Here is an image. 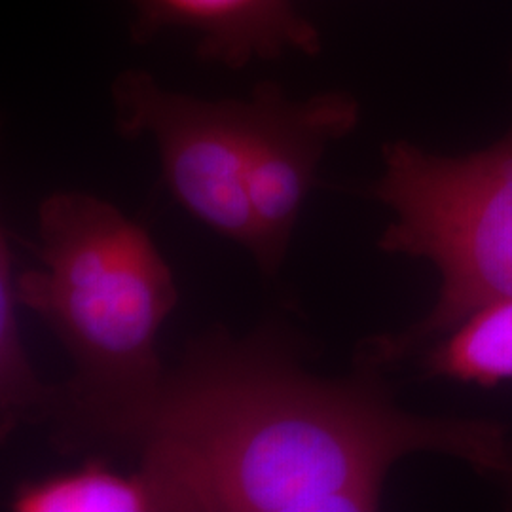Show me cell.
<instances>
[{
  "mask_svg": "<svg viewBox=\"0 0 512 512\" xmlns=\"http://www.w3.org/2000/svg\"><path fill=\"white\" fill-rule=\"evenodd\" d=\"M12 512H165L164 499L141 471L122 473L110 459L88 456L80 467L21 482Z\"/></svg>",
  "mask_w": 512,
  "mask_h": 512,
  "instance_id": "cell-7",
  "label": "cell"
},
{
  "mask_svg": "<svg viewBox=\"0 0 512 512\" xmlns=\"http://www.w3.org/2000/svg\"><path fill=\"white\" fill-rule=\"evenodd\" d=\"M255 107L247 196L255 222L253 253L266 277L279 274L300 211L330 145L357 128L361 107L353 95L325 92L294 101L262 82L251 95Z\"/></svg>",
  "mask_w": 512,
  "mask_h": 512,
  "instance_id": "cell-5",
  "label": "cell"
},
{
  "mask_svg": "<svg viewBox=\"0 0 512 512\" xmlns=\"http://www.w3.org/2000/svg\"><path fill=\"white\" fill-rule=\"evenodd\" d=\"M133 35L145 42L177 29L196 40L203 61L243 69L287 54L315 55L321 38L293 0H129Z\"/></svg>",
  "mask_w": 512,
  "mask_h": 512,
  "instance_id": "cell-6",
  "label": "cell"
},
{
  "mask_svg": "<svg viewBox=\"0 0 512 512\" xmlns=\"http://www.w3.org/2000/svg\"><path fill=\"white\" fill-rule=\"evenodd\" d=\"M503 475L509 476V478L512 480V456L511 461H509V465H507V469H505V473H503Z\"/></svg>",
  "mask_w": 512,
  "mask_h": 512,
  "instance_id": "cell-10",
  "label": "cell"
},
{
  "mask_svg": "<svg viewBox=\"0 0 512 512\" xmlns=\"http://www.w3.org/2000/svg\"><path fill=\"white\" fill-rule=\"evenodd\" d=\"M423 370L429 378L497 387L512 382V298L473 311L427 346Z\"/></svg>",
  "mask_w": 512,
  "mask_h": 512,
  "instance_id": "cell-8",
  "label": "cell"
},
{
  "mask_svg": "<svg viewBox=\"0 0 512 512\" xmlns=\"http://www.w3.org/2000/svg\"><path fill=\"white\" fill-rule=\"evenodd\" d=\"M114 128L148 137L175 202L222 238L256 249L247 196L255 107L251 97L209 101L165 88L147 71L129 69L110 86Z\"/></svg>",
  "mask_w": 512,
  "mask_h": 512,
  "instance_id": "cell-4",
  "label": "cell"
},
{
  "mask_svg": "<svg viewBox=\"0 0 512 512\" xmlns=\"http://www.w3.org/2000/svg\"><path fill=\"white\" fill-rule=\"evenodd\" d=\"M294 330L270 321L188 340L147 399L50 433L65 456L135 459L165 512H370L395 463L420 452L503 475L494 421L433 418L391 399L380 370L321 378Z\"/></svg>",
  "mask_w": 512,
  "mask_h": 512,
  "instance_id": "cell-1",
  "label": "cell"
},
{
  "mask_svg": "<svg viewBox=\"0 0 512 512\" xmlns=\"http://www.w3.org/2000/svg\"><path fill=\"white\" fill-rule=\"evenodd\" d=\"M14 255L0 239V433L8 439L23 425H40L54 385L44 384L29 359L18 321Z\"/></svg>",
  "mask_w": 512,
  "mask_h": 512,
  "instance_id": "cell-9",
  "label": "cell"
},
{
  "mask_svg": "<svg viewBox=\"0 0 512 512\" xmlns=\"http://www.w3.org/2000/svg\"><path fill=\"white\" fill-rule=\"evenodd\" d=\"M370 194L393 213L378 249L427 260L440 275L437 302L421 321L359 346L357 366L382 370L482 306L512 298V126L494 145L465 156L389 143Z\"/></svg>",
  "mask_w": 512,
  "mask_h": 512,
  "instance_id": "cell-3",
  "label": "cell"
},
{
  "mask_svg": "<svg viewBox=\"0 0 512 512\" xmlns=\"http://www.w3.org/2000/svg\"><path fill=\"white\" fill-rule=\"evenodd\" d=\"M31 247L40 266L16 275L19 306L52 329L74 363L40 425L65 427L147 399L165 372L156 340L179 302L147 230L103 198L65 190L40 203Z\"/></svg>",
  "mask_w": 512,
  "mask_h": 512,
  "instance_id": "cell-2",
  "label": "cell"
}]
</instances>
